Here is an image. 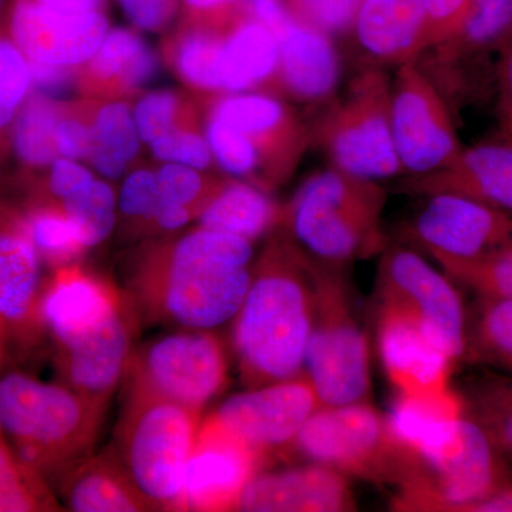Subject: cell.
<instances>
[{"label": "cell", "mask_w": 512, "mask_h": 512, "mask_svg": "<svg viewBox=\"0 0 512 512\" xmlns=\"http://www.w3.org/2000/svg\"><path fill=\"white\" fill-rule=\"evenodd\" d=\"M320 403L306 376L265 384L228 397L211 413L221 426L259 453L288 450Z\"/></svg>", "instance_id": "19"}, {"label": "cell", "mask_w": 512, "mask_h": 512, "mask_svg": "<svg viewBox=\"0 0 512 512\" xmlns=\"http://www.w3.org/2000/svg\"><path fill=\"white\" fill-rule=\"evenodd\" d=\"M512 35V0H470L458 28L417 60L454 116L495 94V66Z\"/></svg>", "instance_id": "11"}, {"label": "cell", "mask_w": 512, "mask_h": 512, "mask_svg": "<svg viewBox=\"0 0 512 512\" xmlns=\"http://www.w3.org/2000/svg\"><path fill=\"white\" fill-rule=\"evenodd\" d=\"M293 18L329 36L352 29L360 0H285Z\"/></svg>", "instance_id": "46"}, {"label": "cell", "mask_w": 512, "mask_h": 512, "mask_svg": "<svg viewBox=\"0 0 512 512\" xmlns=\"http://www.w3.org/2000/svg\"><path fill=\"white\" fill-rule=\"evenodd\" d=\"M387 191L338 168L311 175L282 210V231L313 264L345 271L383 249Z\"/></svg>", "instance_id": "5"}, {"label": "cell", "mask_w": 512, "mask_h": 512, "mask_svg": "<svg viewBox=\"0 0 512 512\" xmlns=\"http://www.w3.org/2000/svg\"><path fill=\"white\" fill-rule=\"evenodd\" d=\"M303 369L322 407L369 400V346L338 269L316 265L315 316Z\"/></svg>", "instance_id": "8"}, {"label": "cell", "mask_w": 512, "mask_h": 512, "mask_svg": "<svg viewBox=\"0 0 512 512\" xmlns=\"http://www.w3.org/2000/svg\"><path fill=\"white\" fill-rule=\"evenodd\" d=\"M392 131L406 175L440 170L463 150L453 110L417 62L400 66L392 82Z\"/></svg>", "instance_id": "16"}, {"label": "cell", "mask_w": 512, "mask_h": 512, "mask_svg": "<svg viewBox=\"0 0 512 512\" xmlns=\"http://www.w3.org/2000/svg\"><path fill=\"white\" fill-rule=\"evenodd\" d=\"M184 19L225 29L244 16L247 0H181Z\"/></svg>", "instance_id": "48"}, {"label": "cell", "mask_w": 512, "mask_h": 512, "mask_svg": "<svg viewBox=\"0 0 512 512\" xmlns=\"http://www.w3.org/2000/svg\"><path fill=\"white\" fill-rule=\"evenodd\" d=\"M412 237L434 259H468L512 244V217L454 194L429 195Z\"/></svg>", "instance_id": "20"}, {"label": "cell", "mask_w": 512, "mask_h": 512, "mask_svg": "<svg viewBox=\"0 0 512 512\" xmlns=\"http://www.w3.org/2000/svg\"><path fill=\"white\" fill-rule=\"evenodd\" d=\"M22 214L43 264L53 269L76 264L86 251L76 225L56 202L30 201Z\"/></svg>", "instance_id": "36"}, {"label": "cell", "mask_w": 512, "mask_h": 512, "mask_svg": "<svg viewBox=\"0 0 512 512\" xmlns=\"http://www.w3.org/2000/svg\"><path fill=\"white\" fill-rule=\"evenodd\" d=\"M510 467L483 427L464 413L453 443L419 461L392 500L396 511L466 512L468 505L511 483Z\"/></svg>", "instance_id": "10"}, {"label": "cell", "mask_w": 512, "mask_h": 512, "mask_svg": "<svg viewBox=\"0 0 512 512\" xmlns=\"http://www.w3.org/2000/svg\"><path fill=\"white\" fill-rule=\"evenodd\" d=\"M466 512H512V481L468 505Z\"/></svg>", "instance_id": "52"}, {"label": "cell", "mask_w": 512, "mask_h": 512, "mask_svg": "<svg viewBox=\"0 0 512 512\" xmlns=\"http://www.w3.org/2000/svg\"><path fill=\"white\" fill-rule=\"evenodd\" d=\"M266 458L211 414L205 417L185 468L181 511H235Z\"/></svg>", "instance_id": "18"}, {"label": "cell", "mask_w": 512, "mask_h": 512, "mask_svg": "<svg viewBox=\"0 0 512 512\" xmlns=\"http://www.w3.org/2000/svg\"><path fill=\"white\" fill-rule=\"evenodd\" d=\"M93 180V174L83 165L69 160V158L59 157L49 167L45 183L46 192H39L32 201L60 202L66 200L67 197L76 194Z\"/></svg>", "instance_id": "47"}, {"label": "cell", "mask_w": 512, "mask_h": 512, "mask_svg": "<svg viewBox=\"0 0 512 512\" xmlns=\"http://www.w3.org/2000/svg\"><path fill=\"white\" fill-rule=\"evenodd\" d=\"M104 410L63 382H43L18 369L0 373V431L53 490L70 467L92 454Z\"/></svg>", "instance_id": "4"}, {"label": "cell", "mask_w": 512, "mask_h": 512, "mask_svg": "<svg viewBox=\"0 0 512 512\" xmlns=\"http://www.w3.org/2000/svg\"><path fill=\"white\" fill-rule=\"evenodd\" d=\"M161 204L156 171L141 168L128 174L121 185L117 210L121 227L127 234L151 235L154 218Z\"/></svg>", "instance_id": "43"}, {"label": "cell", "mask_w": 512, "mask_h": 512, "mask_svg": "<svg viewBox=\"0 0 512 512\" xmlns=\"http://www.w3.org/2000/svg\"><path fill=\"white\" fill-rule=\"evenodd\" d=\"M133 116L141 140L148 144L177 128L200 124L191 101L171 90H160L141 97Z\"/></svg>", "instance_id": "41"}, {"label": "cell", "mask_w": 512, "mask_h": 512, "mask_svg": "<svg viewBox=\"0 0 512 512\" xmlns=\"http://www.w3.org/2000/svg\"><path fill=\"white\" fill-rule=\"evenodd\" d=\"M32 63L0 22V140L10 147V128L33 92Z\"/></svg>", "instance_id": "40"}, {"label": "cell", "mask_w": 512, "mask_h": 512, "mask_svg": "<svg viewBox=\"0 0 512 512\" xmlns=\"http://www.w3.org/2000/svg\"><path fill=\"white\" fill-rule=\"evenodd\" d=\"M380 356L397 394H431L450 389L453 360L406 313L380 305Z\"/></svg>", "instance_id": "22"}, {"label": "cell", "mask_w": 512, "mask_h": 512, "mask_svg": "<svg viewBox=\"0 0 512 512\" xmlns=\"http://www.w3.org/2000/svg\"><path fill=\"white\" fill-rule=\"evenodd\" d=\"M316 305V265L284 231L266 245L235 315L239 373L248 389L302 375Z\"/></svg>", "instance_id": "3"}, {"label": "cell", "mask_w": 512, "mask_h": 512, "mask_svg": "<svg viewBox=\"0 0 512 512\" xmlns=\"http://www.w3.org/2000/svg\"><path fill=\"white\" fill-rule=\"evenodd\" d=\"M42 313L60 382L107 407L134 350L138 315L127 293L66 265L47 278Z\"/></svg>", "instance_id": "2"}, {"label": "cell", "mask_w": 512, "mask_h": 512, "mask_svg": "<svg viewBox=\"0 0 512 512\" xmlns=\"http://www.w3.org/2000/svg\"><path fill=\"white\" fill-rule=\"evenodd\" d=\"M156 178L161 200L181 205L197 218L225 183L212 175L201 174L197 168L174 163L161 165Z\"/></svg>", "instance_id": "42"}, {"label": "cell", "mask_w": 512, "mask_h": 512, "mask_svg": "<svg viewBox=\"0 0 512 512\" xmlns=\"http://www.w3.org/2000/svg\"><path fill=\"white\" fill-rule=\"evenodd\" d=\"M278 60L274 33L245 13L222 33L218 62L221 94L274 93Z\"/></svg>", "instance_id": "28"}, {"label": "cell", "mask_w": 512, "mask_h": 512, "mask_svg": "<svg viewBox=\"0 0 512 512\" xmlns=\"http://www.w3.org/2000/svg\"><path fill=\"white\" fill-rule=\"evenodd\" d=\"M225 29L183 19L165 45V55L178 77L192 89L210 97L221 94L218 62Z\"/></svg>", "instance_id": "32"}, {"label": "cell", "mask_w": 512, "mask_h": 512, "mask_svg": "<svg viewBox=\"0 0 512 512\" xmlns=\"http://www.w3.org/2000/svg\"><path fill=\"white\" fill-rule=\"evenodd\" d=\"M201 414L163 397L124 389L113 451L153 511H181L185 468Z\"/></svg>", "instance_id": "6"}, {"label": "cell", "mask_w": 512, "mask_h": 512, "mask_svg": "<svg viewBox=\"0 0 512 512\" xmlns=\"http://www.w3.org/2000/svg\"><path fill=\"white\" fill-rule=\"evenodd\" d=\"M279 47L274 92L309 104L328 103L342 73L332 36L293 19L276 35Z\"/></svg>", "instance_id": "24"}, {"label": "cell", "mask_w": 512, "mask_h": 512, "mask_svg": "<svg viewBox=\"0 0 512 512\" xmlns=\"http://www.w3.org/2000/svg\"><path fill=\"white\" fill-rule=\"evenodd\" d=\"M42 268L22 211L0 205V348L8 363L32 353L47 336Z\"/></svg>", "instance_id": "15"}, {"label": "cell", "mask_w": 512, "mask_h": 512, "mask_svg": "<svg viewBox=\"0 0 512 512\" xmlns=\"http://www.w3.org/2000/svg\"><path fill=\"white\" fill-rule=\"evenodd\" d=\"M377 292L380 305L410 316L453 362L466 357L467 318L460 293L417 252L386 249L377 272Z\"/></svg>", "instance_id": "14"}, {"label": "cell", "mask_w": 512, "mask_h": 512, "mask_svg": "<svg viewBox=\"0 0 512 512\" xmlns=\"http://www.w3.org/2000/svg\"><path fill=\"white\" fill-rule=\"evenodd\" d=\"M227 376L221 340L211 330L184 329L134 349L123 384L201 414L224 390Z\"/></svg>", "instance_id": "12"}, {"label": "cell", "mask_w": 512, "mask_h": 512, "mask_svg": "<svg viewBox=\"0 0 512 512\" xmlns=\"http://www.w3.org/2000/svg\"><path fill=\"white\" fill-rule=\"evenodd\" d=\"M282 210L268 191L242 180L225 181L198 215L202 228L254 242L281 225Z\"/></svg>", "instance_id": "30"}, {"label": "cell", "mask_w": 512, "mask_h": 512, "mask_svg": "<svg viewBox=\"0 0 512 512\" xmlns=\"http://www.w3.org/2000/svg\"><path fill=\"white\" fill-rule=\"evenodd\" d=\"M8 367V359H6L5 352L0 348V373Z\"/></svg>", "instance_id": "54"}, {"label": "cell", "mask_w": 512, "mask_h": 512, "mask_svg": "<svg viewBox=\"0 0 512 512\" xmlns=\"http://www.w3.org/2000/svg\"><path fill=\"white\" fill-rule=\"evenodd\" d=\"M96 100L62 103L57 119L55 140L57 153L69 160H86L92 143V119Z\"/></svg>", "instance_id": "44"}, {"label": "cell", "mask_w": 512, "mask_h": 512, "mask_svg": "<svg viewBox=\"0 0 512 512\" xmlns=\"http://www.w3.org/2000/svg\"><path fill=\"white\" fill-rule=\"evenodd\" d=\"M10 153V147L8 144L3 143L2 140H0V163H2L3 160H5L6 156Z\"/></svg>", "instance_id": "53"}, {"label": "cell", "mask_w": 512, "mask_h": 512, "mask_svg": "<svg viewBox=\"0 0 512 512\" xmlns=\"http://www.w3.org/2000/svg\"><path fill=\"white\" fill-rule=\"evenodd\" d=\"M158 160L165 163L183 164L197 170H207L214 161L207 137L200 124L184 126L165 134L150 144Z\"/></svg>", "instance_id": "45"}, {"label": "cell", "mask_w": 512, "mask_h": 512, "mask_svg": "<svg viewBox=\"0 0 512 512\" xmlns=\"http://www.w3.org/2000/svg\"><path fill=\"white\" fill-rule=\"evenodd\" d=\"M356 510L345 474L311 464L261 474L248 484L235 511L340 512Z\"/></svg>", "instance_id": "23"}, {"label": "cell", "mask_w": 512, "mask_h": 512, "mask_svg": "<svg viewBox=\"0 0 512 512\" xmlns=\"http://www.w3.org/2000/svg\"><path fill=\"white\" fill-rule=\"evenodd\" d=\"M157 72V56L136 30L110 29L103 45L77 70V86L90 100L133 94Z\"/></svg>", "instance_id": "27"}, {"label": "cell", "mask_w": 512, "mask_h": 512, "mask_svg": "<svg viewBox=\"0 0 512 512\" xmlns=\"http://www.w3.org/2000/svg\"><path fill=\"white\" fill-rule=\"evenodd\" d=\"M134 26L150 32L167 28L178 8V0H117Z\"/></svg>", "instance_id": "51"}, {"label": "cell", "mask_w": 512, "mask_h": 512, "mask_svg": "<svg viewBox=\"0 0 512 512\" xmlns=\"http://www.w3.org/2000/svg\"><path fill=\"white\" fill-rule=\"evenodd\" d=\"M512 375V301L478 296L467 320L466 357Z\"/></svg>", "instance_id": "35"}, {"label": "cell", "mask_w": 512, "mask_h": 512, "mask_svg": "<svg viewBox=\"0 0 512 512\" xmlns=\"http://www.w3.org/2000/svg\"><path fill=\"white\" fill-rule=\"evenodd\" d=\"M140 134L128 104L97 101L92 119V143L87 161L106 178L126 173L140 150Z\"/></svg>", "instance_id": "31"}, {"label": "cell", "mask_w": 512, "mask_h": 512, "mask_svg": "<svg viewBox=\"0 0 512 512\" xmlns=\"http://www.w3.org/2000/svg\"><path fill=\"white\" fill-rule=\"evenodd\" d=\"M62 510L49 481L15 453L0 431V512Z\"/></svg>", "instance_id": "37"}, {"label": "cell", "mask_w": 512, "mask_h": 512, "mask_svg": "<svg viewBox=\"0 0 512 512\" xmlns=\"http://www.w3.org/2000/svg\"><path fill=\"white\" fill-rule=\"evenodd\" d=\"M495 96H497L498 134L512 144V35L501 47L495 66Z\"/></svg>", "instance_id": "49"}, {"label": "cell", "mask_w": 512, "mask_h": 512, "mask_svg": "<svg viewBox=\"0 0 512 512\" xmlns=\"http://www.w3.org/2000/svg\"><path fill=\"white\" fill-rule=\"evenodd\" d=\"M64 510L74 512L153 511L121 466L113 448L89 454L55 484Z\"/></svg>", "instance_id": "26"}, {"label": "cell", "mask_w": 512, "mask_h": 512, "mask_svg": "<svg viewBox=\"0 0 512 512\" xmlns=\"http://www.w3.org/2000/svg\"><path fill=\"white\" fill-rule=\"evenodd\" d=\"M446 274L481 298L512 301V244L476 258H436Z\"/></svg>", "instance_id": "38"}, {"label": "cell", "mask_w": 512, "mask_h": 512, "mask_svg": "<svg viewBox=\"0 0 512 512\" xmlns=\"http://www.w3.org/2000/svg\"><path fill=\"white\" fill-rule=\"evenodd\" d=\"M107 8L109 0H6L3 22L30 63L76 69L110 32Z\"/></svg>", "instance_id": "13"}, {"label": "cell", "mask_w": 512, "mask_h": 512, "mask_svg": "<svg viewBox=\"0 0 512 512\" xmlns=\"http://www.w3.org/2000/svg\"><path fill=\"white\" fill-rule=\"evenodd\" d=\"M60 101L32 92L20 107L10 128V153L28 170L49 168L59 158L55 130Z\"/></svg>", "instance_id": "33"}, {"label": "cell", "mask_w": 512, "mask_h": 512, "mask_svg": "<svg viewBox=\"0 0 512 512\" xmlns=\"http://www.w3.org/2000/svg\"><path fill=\"white\" fill-rule=\"evenodd\" d=\"M288 451L345 476L396 487L414 460L394 436L389 419L369 402L319 407Z\"/></svg>", "instance_id": "9"}, {"label": "cell", "mask_w": 512, "mask_h": 512, "mask_svg": "<svg viewBox=\"0 0 512 512\" xmlns=\"http://www.w3.org/2000/svg\"><path fill=\"white\" fill-rule=\"evenodd\" d=\"M460 394L464 413L483 427L505 463L512 466V377H478Z\"/></svg>", "instance_id": "34"}, {"label": "cell", "mask_w": 512, "mask_h": 512, "mask_svg": "<svg viewBox=\"0 0 512 512\" xmlns=\"http://www.w3.org/2000/svg\"><path fill=\"white\" fill-rule=\"evenodd\" d=\"M252 256L248 239L200 227L138 252L124 292L147 322L211 330L241 308L252 281Z\"/></svg>", "instance_id": "1"}, {"label": "cell", "mask_w": 512, "mask_h": 512, "mask_svg": "<svg viewBox=\"0 0 512 512\" xmlns=\"http://www.w3.org/2000/svg\"><path fill=\"white\" fill-rule=\"evenodd\" d=\"M421 2L426 10L427 39L431 47L446 39L458 28L466 15L470 0H421Z\"/></svg>", "instance_id": "50"}, {"label": "cell", "mask_w": 512, "mask_h": 512, "mask_svg": "<svg viewBox=\"0 0 512 512\" xmlns=\"http://www.w3.org/2000/svg\"><path fill=\"white\" fill-rule=\"evenodd\" d=\"M207 116L247 138L261 164L262 187L268 192L292 177L312 143L311 128L275 94H218L208 99Z\"/></svg>", "instance_id": "17"}, {"label": "cell", "mask_w": 512, "mask_h": 512, "mask_svg": "<svg viewBox=\"0 0 512 512\" xmlns=\"http://www.w3.org/2000/svg\"><path fill=\"white\" fill-rule=\"evenodd\" d=\"M407 194H454L488 205L512 217V144L501 138L464 148L446 167L407 175L399 183Z\"/></svg>", "instance_id": "21"}, {"label": "cell", "mask_w": 512, "mask_h": 512, "mask_svg": "<svg viewBox=\"0 0 512 512\" xmlns=\"http://www.w3.org/2000/svg\"><path fill=\"white\" fill-rule=\"evenodd\" d=\"M464 403L451 389L431 394H397L389 419L396 439L417 458L433 456L453 439Z\"/></svg>", "instance_id": "29"}, {"label": "cell", "mask_w": 512, "mask_h": 512, "mask_svg": "<svg viewBox=\"0 0 512 512\" xmlns=\"http://www.w3.org/2000/svg\"><path fill=\"white\" fill-rule=\"evenodd\" d=\"M350 32L376 64L417 62L429 47L421 0H360Z\"/></svg>", "instance_id": "25"}, {"label": "cell", "mask_w": 512, "mask_h": 512, "mask_svg": "<svg viewBox=\"0 0 512 512\" xmlns=\"http://www.w3.org/2000/svg\"><path fill=\"white\" fill-rule=\"evenodd\" d=\"M311 136L340 171L373 181L403 174L393 141L392 82L380 67L357 74L345 97L316 121Z\"/></svg>", "instance_id": "7"}, {"label": "cell", "mask_w": 512, "mask_h": 512, "mask_svg": "<svg viewBox=\"0 0 512 512\" xmlns=\"http://www.w3.org/2000/svg\"><path fill=\"white\" fill-rule=\"evenodd\" d=\"M6 10V0H0V22L3 20V16H5Z\"/></svg>", "instance_id": "55"}, {"label": "cell", "mask_w": 512, "mask_h": 512, "mask_svg": "<svg viewBox=\"0 0 512 512\" xmlns=\"http://www.w3.org/2000/svg\"><path fill=\"white\" fill-rule=\"evenodd\" d=\"M76 225L86 248L101 244L113 231L117 220V198L113 188L94 180L66 200L56 202Z\"/></svg>", "instance_id": "39"}]
</instances>
